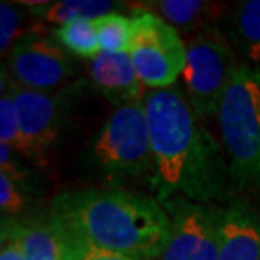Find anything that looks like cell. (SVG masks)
I'll use <instances>...</instances> for the list:
<instances>
[{
    "label": "cell",
    "instance_id": "obj_1",
    "mask_svg": "<svg viewBox=\"0 0 260 260\" xmlns=\"http://www.w3.org/2000/svg\"><path fill=\"white\" fill-rule=\"evenodd\" d=\"M154 157L152 189L160 205L173 198L213 205L232 183L225 159L178 88L144 96Z\"/></svg>",
    "mask_w": 260,
    "mask_h": 260
},
{
    "label": "cell",
    "instance_id": "obj_2",
    "mask_svg": "<svg viewBox=\"0 0 260 260\" xmlns=\"http://www.w3.org/2000/svg\"><path fill=\"white\" fill-rule=\"evenodd\" d=\"M49 216L91 245L142 260H159L169 237L164 206L123 188L66 191L53 198Z\"/></svg>",
    "mask_w": 260,
    "mask_h": 260
},
{
    "label": "cell",
    "instance_id": "obj_3",
    "mask_svg": "<svg viewBox=\"0 0 260 260\" xmlns=\"http://www.w3.org/2000/svg\"><path fill=\"white\" fill-rule=\"evenodd\" d=\"M232 184L260 193V70L242 63L216 113Z\"/></svg>",
    "mask_w": 260,
    "mask_h": 260
},
{
    "label": "cell",
    "instance_id": "obj_4",
    "mask_svg": "<svg viewBox=\"0 0 260 260\" xmlns=\"http://www.w3.org/2000/svg\"><path fill=\"white\" fill-rule=\"evenodd\" d=\"M91 160L113 188L154 181V157L144 102L113 108L91 142Z\"/></svg>",
    "mask_w": 260,
    "mask_h": 260
},
{
    "label": "cell",
    "instance_id": "obj_5",
    "mask_svg": "<svg viewBox=\"0 0 260 260\" xmlns=\"http://www.w3.org/2000/svg\"><path fill=\"white\" fill-rule=\"evenodd\" d=\"M240 66L237 51L220 29L186 41L184 96L201 122L216 117L221 98Z\"/></svg>",
    "mask_w": 260,
    "mask_h": 260
},
{
    "label": "cell",
    "instance_id": "obj_6",
    "mask_svg": "<svg viewBox=\"0 0 260 260\" xmlns=\"http://www.w3.org/2000/svg\"><path fill=\"white\" fill-rule=\"evenodd\" d=\"M130 61L149 90L174 86L186 66V43L173 25L149 10L134 9Z\"/></svg>",
    "mask_w": 260,
    "mask_h": 260
},
{
    "label": "cell",
    "instance_id": "obj_7",
    "mask_svg": "<svg viewBox=\"0 0 260 260\" xmlns=\"http://www.w3.org/2000/svg\"><path fill=\"white\" fill-rule=\"evenodd\" d=\"M0 83L12 93L17 108L22 152L20 157L29 160L36 168H48L49 155L53 152L63 127L64 98L58 93L34 91L17 85L2 64Z\"/></svg>",
    "mask_w": 260,
    "mask_h": 260
},
{
    "label": "cell",
    "instance_id": "obj_8",
    "mask_svg": "<svg viewBox=\"0 0 260 260\" xmlns=\"http://www.w3.org/2000/svg\"><path fill=\"white\" fill-rule=\"evenodd\" d=\"M169 237L159 260H216L221 242L223 208L173 198L162 203Z\"/></svg>",
    "mask_w": 260,
    "mask_h": 260
},
{
    "label": "cell",
    "instance_id": "obj_9",
    "mask_svg": "<svg viewBox=\"0 0 260 260\" xmlns=\"http://www.w3.org/2000/svg\"><path fill=\"white\" fill-rule=\"evenodd\" d=\"M7 71L17 85L53 93L76 75L70 54L41 27L29 29L7 54Z\"/></svg>",
    "mask_w": 260,
    "mask_h": 260
},
{
    "label": "cell",
    "instance_id": "obj_10",
    "mask_svg": "<svg viewBox=\"0 0 260 260\" xmlns=\"http://www.w3.org/2000/svg\"><path fill=\"white\" fill-rule=\"evenodd\" d=\"M90 80L96 91L115 108L144 102V85L128 53H100L90 63Z\"/></svg>",
    "mask_w": 260,
    "mask_h": 260
},
{
    "label": "cell",
    "instance_id": "obj_11",
    "mask_svg": "<svg viewBox=\"0 0 260 260\" xmlns=\"http://www.w3.org/2000/svg\"><path fill=\"white\" fill-rule=\"evenodd\" d=\"M132 9H144L166 20L181 34H198L218 30L228 10L225 4L206 0H149L134 4Z\"/></svg>",
    "mask_w": 260,
    "mask_h": 260
},
{
    "label": "cell",
    "instance_id": "obj_12",
    "mask_svg": "<svg viewBox=\"0 0 260 260\" xmlns=\"http://www.w3.org/2000/svg\"><path fill=\"white\" fill-rule=\"evenodd\" d=\"M216 260H260V211L247 201L238 200L223 208Z\"/></svg>",
    "mask_w": 260,
    "mask_h": 260
},
{
    "label": "cell",
    "instance_id": "obj_13",
    "mask_svg": "<svg viewBox=\"0 0 260 260\" xmlns=\"http://www.w3.org/2000/svg\"><path fill=\"white\" fill-rule=\"evenodd\" d=\"M2 235L15 238L27 260H63V237L51 216L27 221L2 218Z\"/></svg>",
    "mask_w": 260,
    "mask_h": 260
},
{
    "label": "cell",
    "instance_id": "obj_14",
    "mask_svg": "<svg viewBox=\"0 0 260 260\" xmlns=\"http://www.w3.org/2000/svg\"><path fill=\"white\" fill-rule=\"evenodd\" d=\"M221 32L233 49L250 61V66L260 70V0L233 4L223 20Z\"/></svg>",
    "mask_w": 260,
    "mask_h": 260
},
{
    "label": "cell",
    "instance_id": "obj_15",
    "mask_svg": "<svg viewBox=\"0 0 260 260\" xmlns=\"http://www.w3.org/2000/svg\"><path fill=\"white\" fill-rule=\"evenodd\" d=\"M36 17L56 27L78 19H98L102 15L115 12L120 2L110 0H61V2H20Z\"/></svg>",
    "mask_w": 260,
    "mask_h": 260
},
{
    "label": "cell",
    "instance_id": "obj_16",
    "mask_svg": "<svg viewBox=\"0 0 260 260\" xmlns=\"http://www.w3.org/2000/svg\"><path fill=\"white\" fill-rule=\"evenodd\" d=\"M51 38L76 58L93 59L102 53L95 19H78L51 30Z\"/></svg>",
    "mask_w": 260,
    "mask_h": 260
},
{
    "label": "cell",
    "instance_id": "obj_17",
    "mask_svg": "<svg viewBox=\"0 0 260 260\" xmlns=\"http://www.w3.org/2000/svg\"><path fill=\"white\" fill-rule=\"evenodd\" d=\"M102 53H127L132 39V17L112 12L95 19Z\"/></svg>",
    "mask_w": 260,
    "mask_h": 260
},
{
    "label": "cell",
    "instance_id": "obj_18",
    "mask_svg": "<svg viewBox=\"0 0 260 260\" xmlns=\"http://www.w3.org/2000/svg\"><path fill=\"white\" fill-rule=\"evenodd\" d=\"M0 144L9 145L19 155L22 152V134H20L17 108L12 93L2 83H0Z\"/></svg>",
    "mask_w": 260,
    "mask_h": 260
},
{
    "label": "cell",
    "instance_id": "obj_19",
    "mask_svg": "<svg viewBox=\"0 0 260 260\" xmlns=\"http://www.w3.org/2000/svg\"><path fill=\"white\" fill-rule=\"evenodd\" d=\"M27 19V9L22 4L2 2L0 4V53L5 56L12 49L20 36L22 25Z\"/></svg>",
    "mask_w": 260,
    "mask_h": 260
},
{
    "label": "cell",
    "instance_id": "obj_20",
    "mask_svg": "<svg viewBox=\"0 0 260 260\" xmlns=\"http://www.w3.org/2000/svg\"><path fill=\"white\" fill-rule=\"evenodd\" d=\"M59 232L63 237V260H142L98 248L71 233H66L63 228H59Z\"/></svg>",
    "mask_w": 260,
    "mask_h": 260
},
{
    "label": "cell",
    "instance_id": "obj_21",
    "mask_svg": "<svg viewBox=\"0 0 260 260\" xmlns=\"http://www.w3.org/2000/svg\"><path fill=\"white\" fill-rule=\"evenodd\" d=\"M25 206L27 196L24 194V188H20L5 174H0V210L4 218L19 216L20 213H24Z\"/></svg>",
    "mask_w": 260,
    "mask_h": 260
},
{
    "label": "cell",
    "instance_id": "obj_22",
    "mask_svg": "<svg viewBox=\"0 0 260 260\" xmlns=\"http://www.w3.org/2000/svg\"><path fill=\"white\" fill-rule=\"evenodd\" d=\"M0 174H5L14 183H17L20 188H25L29 178V171L20 162V155L10 149L9 145L0 144Z\"/></svg>",
    "mask_w": 260,
    "mask_h": 260
},
{
    "label": "cell",
    "instance_id": "obj_23",
    "mask_svg": "<svg viewBox=\"0 0 260 260\" xmlns=\"http://www.w3.org/2000/svg\"><path fill=\"white\" fill-rule=\"evenodd\" d=\"M0 260H27L24 255L22 247L15 238L2 235V247H0Z\"/></svg>",
    "mask_w": 260,
    "mask_h": 260
}]
</instances>
